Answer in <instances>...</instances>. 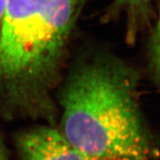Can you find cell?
Masks as SVG:
<instances>
[{
  "mask_svg": "<svg viewBox=\"0 0 160 160\" xmlns=\"http://www.w3.org/2000/svg\"><path fill=\"white\" fill-rule=\"evenodd\" d=\"M138 88L137 72L119 57L105 52L82 57L60 90L59 131L96 160H154Z\"/></svg>",
  "mask_w": 160,
  "mask_h": 160,
  "instance_id": "obj_1",
  "label": "cell"
},
{
  "mask_svg": "<svg viewBox=\"0 0 160 160\" xmlns=\"http://www.w3.org/2000/svg\"><path fill=\"white\" fill-rule=\"evenodd\" d=\"M88 0H8L0 30V111L53 125L52 91Z\"/></svg>",
  "mask_w": 160,
  "mask_h": 160,
  "instance_id": "obj_2",
  "label": "cell"
},
{
  "mask_svg": "<svg viewBox=\"0 0 160 160\" xmlns=\"http://www.w3.org/2000/svg\"><path fill=\"white\" fill-rule=\"evenodd\" d=\"M16 145L22 160H96L51 126L36 127L19 133Z\"/></svg>",
  "mask_w": 160,
  "mask_h": 160,
  "instance_id": "obj_3",
  "label": "cell"
},
{
  "mask_svg": "<svg viewBox=\"0 0 160 160\" xmlns=\"http://www.w3.org/2000/svg\"><path fill=\"white\" fill-rule=\"evenodd\" d=\"M155 0H114L106 17L122 16L125 18L127 41L134 43L145 27L151 25L153 3Z\"/></svg>",
  "mask_w": 160,
  "mask_h": 160,
  "instance_id": "obj_4",
  "label": "cell"
},
{
  "mask_svg": "<svg viewBox=\"0 0 160 160\" xmlns=\"http://www.w3.org/2000/svg\"><path fill=\"white\" fill-rule=\"evenodd\" d=\"M159 21L151 27L150 35L147 44V68L150 78L155 86L159 83V65H160V38Z\"/></svg>",
  "mask_w": 160,
  "mask_h": 160,
  "instance_id": "obj_5",
  "label": "cell"
},
{
  "mask_svg": "<svg viewBox=\"0 0 160 160\" xmlns=\"http://www.w3.org/2000/svg\"><path fill=\"white\" fill-rule=\"evenodd\" d=\"M7 2H8V0H0V30H1V26H2V18H3V15H4Z\"/></svg>",
  "mask_w": 160,
  "mask_h": 160,
  "instance_id": "obj_6",
  "label": "cell"
},
{
  "mask_svg": "<svg viewBox=\"0 0 160 160\" xmlns=\"http://www.w3.org/2000/svg\"><path fill=\"white\" fill-rule=\"evenodd\" d=\"M0 160H8V155H7L6 150H5L4 145L2 143V140L0 138Z\"/></svg>",
  "mask_w": 160,
  "mask_h": 160,
  "instance_id": "obj_7",
  "label": "cell"
}]
</instances>
